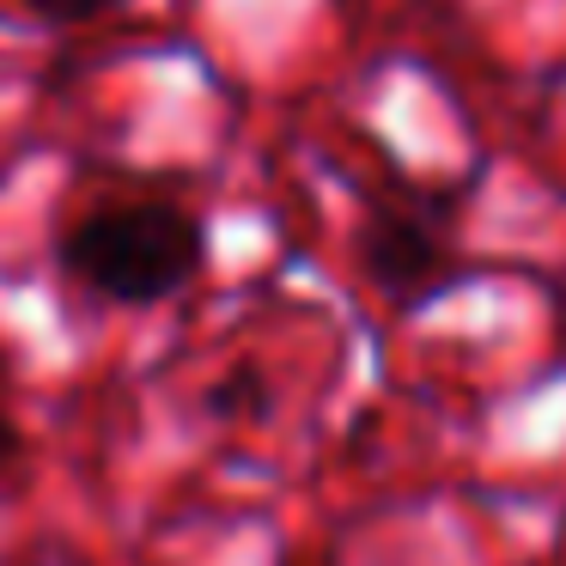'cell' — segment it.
<instances>
[{
	"label": "cell",
	"instance_id": "6da1fadb",
	"mask_svg": "<svg viewBox=\"0 0 566 566\" xmlns=\"http://www.w3.org/2000/svg\"><path fill=\"white\" fill-rule=\"evenodd\" d=\"M208 262V232L171 201H116L62 238V269L111 305L177 298Z\"/></svg>",
	"mask_w": 566,
	"mask_h": 566
},
{
	"label": "cell",
	"instance_id": "7a4b0ae2",
	"mask_svg": "<svg viewBox=\"0 0 566 566\" xmlns=\"http://www.w3.org/2000/svg\"><path fill=\"white\" fill-rule=\"evenodd\" d=\"M359 269L384 298L420 311L427 298H439L457 281L451 250L432 232V220H420L415 208H371L366 232H359Z\"/></svg>",
	"mask_w": 566,
	"mask_h": 566
},
{
	"label": "cell",
	"instance_id": "3957f363",
	"mask_svg": "<svg viewBox=\"0 0 566 566\" xmlns=\"http://www.w3.org/2000/svg\"><path fill=\"white\" fill-rule=\"evenodd\" d=\"M25 13L50 19V25H86V19L111 13V7H123V0H19Z\"/></svg>",
	"mask_w": 566,
	"mask_h": 566
},
{
	"label": "cell",
	"instance_id": "277c9868",
	"mask_svg": "<svg viewBox=\"0 0 566 566\" xmlns=\"http://www.w3.org/2000/svg\"><path fill=\"white\" fill-rule=\"evenodd\" d=\"M13 451H19V432H13V420L0 415V469L13 463Z\"/></svg>",
	"mask_w": 566,
	"mask_h": 566
}]
</instances>
